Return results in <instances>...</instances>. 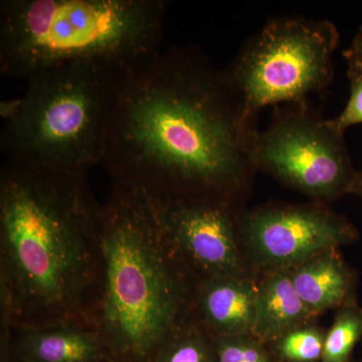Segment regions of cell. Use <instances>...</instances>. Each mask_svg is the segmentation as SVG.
<instances>
[{
  "instance_id": "9",
  "label": "cell",
  "mask_w": 362,
  "mask_h": 362,
  "mask_svg": "<svg viewBox=\"0 0 362 362\" xmlns=\"http://www.w3.org/2000/svg\"><path fill=\"white\" fill-rule=\"evenodd\" d=\"M149 197L168 242L209 277H244L237 207L211 199Z\"/></svg>"
},
{
  "instance_id": "15",
  "label": "cell",
  "mask_w": 362,
  "mask_h": 362,
  "mask_svg": "<svg viewBox=\"0 0 362 362\" xmlns=\"http://www.w3.org/2000/svg\"><path fill=\"white\" fill-rule=\"evenodd\" d=\"M325 335L313 326H299L276 340V349L288 362H316L322 357Z\"/></svg>"
},
{
  "instance_id": "16",
  "label": "cell",
  "mask_w": 362,
  "mask_h": 362,
  "mask_svg": "<svg viewBox=\"0 0 362 362\" xmlns=\"http://www.w3.org/2000/svg\"><path fill=\"white\" fill-rule=\"evenodd\" d=\"M159 362H216V349L195 330L171 332Z\"/></svg>"
},
{
  "instance_id": "18",
  "label": "cell",
  "mask_w": 362,
  "mask_h": 362,
  "mask_svg": "<svg viewBox=\"0 0 362 362\" xmlns=\"http://www.w3.org/2000/svg\"><path fill=\"white\" fill-rule=\"evenodd\" d=\"M347 77L350 86L349 101L339 115L329 119L331 126L342 134L351 126L362 123V75L347 70Z\"/></svg>"
},
{
  "instance_id": "21",
  "label": "cell",
  "mask_w": 362,
  "mask_h": 362,
  "mask_svg": "<svg viewBox=\"0 0 362 362\" xmlns=\"http://www.w3.org/2000/svg\"><path fill=\"white\" fill-rule=\"evenodd\" d=\"M347 70L356 71L362 75V59H347Z\"/></svg>"
},
{
  "instance_id": "11",
  "label": "cell",
  "mask_w": 362,
  "mask_h": 362,
  "mask_svg": "<svg viewBox=\"0 0 362 362\" xmlns=\"http://www.w3.org/2000/svg\"><path fill=\"white\" fill-rule=\"evenodd\" d=\"M289 272L298 295L313 315L350 303L354 277L337 249L318 252Z\"/></svg>"
},
{
  "instance_id": "14",
  "label": "cell",
  "mask_w": 362,
  "mask_h": 362,
  "mask_svg": "<svg viewBox=\"0 0 362 362\" xmlns=\"http://www.w3.org/2000/svg\"><path fill=\"white\" fill-rule=\"evenodd\" d=\"M362 337V308L354 303L342 306L325 334L321 362H347Z\"/></svg>"
},
{
  "instance_id": "1",
  "label": "cell",
  "mask_w": 362,
  "mask_h": 362,
  "mask_svg": "<svg viewBox=\"0 0 362 362\" xmlns=\"http://www.w3.org/2000/svg\"><path fill=\"white\" fill-rule=\"evenodd\" d=\"M258 129L206 52L175 45L123 74L101 165L149 197L238 207Z\"/></svg>"
},
{
  "instance_id": "4",
  "label": "cell",
  "mask_w": 362,
  "mask_h": 362,
  "mask_svg": "<svg viewBox=\"0 0 362 362\" xmlns=\"http://www.w3.org/2000/svg\"><path fill=\"white\" fill-rule=\"evenodd\" d=\"M98 240L104 259L107 337L123 354L147 356L175 329L180 299L161 247L168 237L148 195L117 182Z\"/></svg>"
},
{
  "instance_id": "7",
  "label": "cell",
  "mask_w": 362,
  "mask_h": 362,
  "mask_svg": "<svg viewBox=\"0 0 362 362\" xmlns=\"http://www.w3.org/2000/svg\"><path fill=\"white\" fill-rule=\"evenodd\" d=\"M251 153L257 171L323 204L350 194L358 171L344 134L308 100L274 107L270 122L254 136Z\"/></svg>"
},
{
  "instance_id": "13",
  "label": "cell",
  "mask_w": 362,
  "mask_h": 362,
  "mask_svg": "<svg viewBox=\"0 0 362 362\" xmlns=\"http://www.w3.org/2000/svg\"><path fill=\"white\" fill-rule=\"evenodd\" d=\"M23 349L33 362H95L100 357L97 338L68 325L30 331Z\"/></svg>"
},
{
  "instance_id": "8",
  "label": "cell",
  "mask_w": 362,
  "mask_h": 362,
  "mask_svg": "<svg viewBox=\"0 0 362 362\" xmlns=\"http://www.w3.org/2000/svg\"><path fill=\"white\" fill-rule=\"evenodd\" d=\"M240 238L259 265L290 270L314 255L354 242L356 228L323 202L269 204L237 211Z\"/></svg>"
},
{
  "instance_id": "19",
  "label": "cell",
  "mask_w": 362,
  "mask_h": 362,
  "mask_svg": "<svg viewBox=\"0 0 362 362\" xmlns=\"http://www.w3.org/2000/svg\"><path fill=\"white\" fill-rule=\"evenodd\" d=\"M345 59H362V26L358 28L350 45L343 52Z\"/></svg>"
},
{
  "instance_id": "10",
  "label": "cell",
  "mask_w": 362,
  "mask_h": 362,
  "mask_svg": "<svg viewBox=\"0 0 362 362\" xmlns=\"http://www.w3.org/2000/svg\"><path fill=\"white\" fill-rule=\"evenodd\" d=\"M258 287L246 277H209L201 290L204 319L220 337L252 334Z\"/></svg>"
},
{
  "instance_id": "12",
  "label": "cell",
  "mask_w": 362,
  "mask_h": 362,
  "mask_svg": "<svg viewBox=\"0 0 362 362\" xmlns=\"http://www.w3.org/2000/svg\"><path fill=\"white\" fill-rule=\"evenodd\" d=\"M312 316L293 285L289 270L272 271L258 287L252 335L263 343L276 341Z\"/></svg>"
},
{
  "instance_id": "5",
  "label": "cell",
  "mask_w": 362,
  "mask_h": 362,
  "mask_svg": "<svg viewBox=\"0 0 362 362\" xmlns=\"http://www.w3.org/2000/svg\"><path fill=\"white\" fill-rule=\"evenodd\" d=\"M71 63L40 71L4 111L0 148L6 160L86 173L103 160L123 74Z\"/></svg>"
},
{
  "instance_id": "17",
  "label": "cell",
  "mask_w": 362,
  "mask_h": 362,
  "mask_svg": "<svg viewBox=\"0 0 362 362\" xmlns=\"http://www.w3.org/2000/svg\"><path fill=\"white\" fill-rule=\"evenodd\" d=\"M216 356V362H274L263 342L252 334L218 337Z\"/></svg>"
},
{
  "instance_id": "2",
  "label": "cell",
  "mask_w": 362,
  "mask_h": 362,
  "mask_svg": "<svg viewBox=\"0 0 362 362\" xmlns=\"http://www.w3.org/2000/svg\"><path fill=\"white\" fill-rule=\"evenodd\" d=\"M103 209L85 173L6 160L0 178V230L6 275L26 303L61 308L87 278L88 247Z\"/></svg>"
},
{
  "instance_id": "20",
  "label": "cell",
  "mask_w": 362,
  "mask_h": 362,
  "mask_svg": "<svg viewBox=\"0 0 362 362\" xmlns=\"http://www.w3.org/2000/svg\"><path fill=\"white\" fill-rule=\"evenodd\" d=\"M350 194L357 195L362 199V170L357 171L356 180L350 189Z\"/></svg>"
},
{
  "instance_id": "6",
  "label": "cell",
  "mask_w": 362,
  "mask_h": 362,
  "mask_svg": "<svg viewBox=\"0 0 362 362\" xmlns=\"http://www.w3.org/2000/svg\"><path fill=\"white\" fill-rule=\"evenodd\" d=\"M337 25L300 16L269 21L242 45L223 71L245 112L257 120L268 106L306 101L334 78Z\"/></svg>"
},
{
  "instance_id": "3",
  "label": "cell",
  "mask_w": 362,
  "mask_h": 362,
  "mask_svg": "<svg viewBox=\"0 0 362 362\" xmlns=\"http://www.w3.org/2000/svg\"><path fill=\"white\" fill-rule=\"evenodd\" d=\"M162 0H2L0 71L26 81L66 64L122 71L161 51Z\"/></svg>"
}]
</instances>
